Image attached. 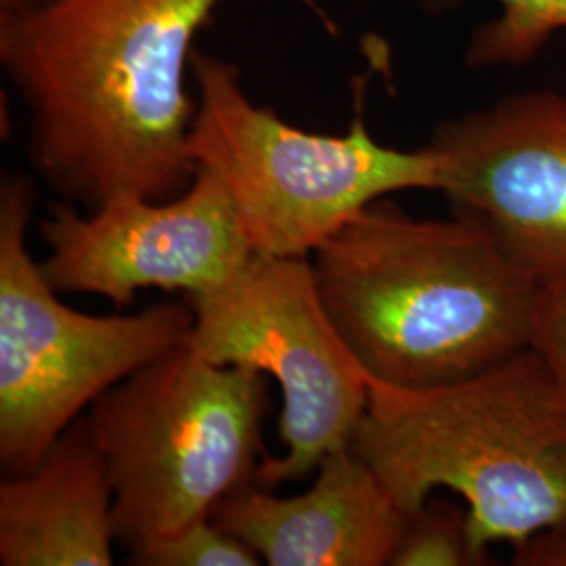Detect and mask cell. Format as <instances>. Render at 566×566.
<instances>
[{"label": "cell", "instance_id": "1", "mask_svg": "<svg viewBox=\"0 0 566 566\" xmlns=\"http://www.w3.org/2000/svg\"><path fill=\"white\" fill-rule=\"evenodd\" d=\"M223 0H36L0 15V65L30 114L28 158L63 202L170 200L196 164V39Z\"/></svg>", "mask_w": 566, "mask_h": 566}, {"label": "cell", "instance_id": "2", "mask_svg": "<svg viewBox=\"0 0 566 566\" xmlns=\"http://www.w3.org/2000/svg\"><path fill=\"white\" fill-rule=\"evenodd\" d=\"M311 263L327 315L376 382L449 385L535 343L546 282L465 212L413 219L380 200Z\"/></svg>", "mask_w": 566, "mask_h": 566}, {"label": "cell", "instance_id": "3", "mask_svg": "<svg viewBox=\"0 0 566 566\" xmlns=\"http://www.w3.org/2000/svg\"><path fill=\"white\" fill-rule=\"evenodd\" d=\"M350 449L409 516L458 493L485 563L491 544L566 525V388L535 346L449 385L371 380Z\"/></svg>", "mask_w": 566, "mask_h": 566}, {"label": "cell", "instance_id": "4", "mask_svg": "<svg viewBox=\"0 0 566 566\" xmlns=\"http://www.w3.org/2000/svg\"><path fill=\"white\" fill-rule=\"evenodd\" d=\"M271 409L263 374L210 364L187 344L109 388L86 422L128 556L210 521L259 479Z\"/></svg>", "mask_w": 566, "mask_h": 566}, {"label": "cell", "instance_id": "5", "mask_svg": "<svg viewBox=\"0 0 566 566\" xmlns=\"http://www.w3.org/2000/svg\"><path fill=\"white\" fill-rule=\"evenodd\" d=\"M198 107L189 135L196 170L229 193L256 254H315L388 193L439 189L437 158L376 142L357 114L343 135L308 133L250 99L231 61L196 49Z\"/></svg>", "mask_w": 566, "mask_h": 566}, {"label": "cell", "instance_id": "6", "mask_svg": "<svg viewBox=\"0 0 566 566\" xmlns=\"http://www.w3.org/2000/svg\"><path fill=\"white\" fill-rule=\"evenodd\" d=\"M34 182L0 187V464L36 468L109 388L187 344L193 315L156 304L135 315H86L57 298L28 248Z\"/></svg>", "mask_w": 566, "mask_h": 566}, {"label": "cell", "instance_id": "7", "mask_svg": "<svg viewBox=\"0 0 566 566\" xmlns=\"http://www.w3.org/2000/svg\"><path fill=\"white\" fill-rule=\"evenodd\" d=\"M187 346L210 364L245 367L282 390L283 455L264 458L259 483L315 474L325 455L350 446L369 403V382L325 311L306 256L252 254L224 282L185 296Z\"/></svg>", "mask_w": 566, "mask_h": 566}, {"label": "cell", "instance_id": "8", "mask_svg": "<svg viewBox=\"0 0 566 566\" xmlns=\"http://www.w3.org/2000/svg\"><path fill=\"white\" fill-rule=\"evenodd\" d=\"M39 233L46 282L118 308L149 287L185 296L210 290L254 254L229 193L206 170L170 200L120 193L88 212L53 203Z\"/></svg>", "mask_w": 566, "mask_h": 566}, {"label": "cell", "instance_id": "9", "mask_svg": "<svg viewBox=\"0 0 566 566\" xmlns=\"http://www.w3.org/2000/svg\"><path fill=\"white\" fill-rule=\"evenodd\" d=\"M439 189L542 282L566 277V97L531 91L441 122Z\"/></svg>", "mask_w": 566, "mask_h": 566}, {"label": "cell", "instance_id": "10", "mask_svg": "<svg viewBox=\"0 0 566 566\" xmlns=\"http://www.w3.org/2000/svg\"><path fill=\"white\" fill-rule=\"evenodd\" d=\"M212 521L252 547L264 565L385 566L409 514L348 446L325 455L315 483L301 495L245 486L217 507Z\"/></svg>", "mask_w": 566, "mask_h": 566}, {"label": "cell", "instance_id": "11", "mask_svg": "<svg viewBox=\"0 0 566 566\" xmlns=\"http://www.w3.org/2000/svg\"><path fill=\"white\" fill-rule=\"evenodd\" d=\"M114 491L86 418L0 483V565H114Z\"/></svg>", "mask_w": 566, "mask_h": 566}, {"label": "cell", "instance_id": "12", "mask_svg": "<svg viewBox=\"0 0 566 566\" xmlns=\"http://www.w3.org/2000/svg\"><path fill=\"white\" fill-rule=\"evenodd\" d=\"M428 13H443L460 0H418ZM500 20L481 25L465 49L468 67L525 65L566 28V0H497Z\"/></svg>", "mask_w": 566, "mask_h": 566}, {"label": "cell", "instance_id": "13", "mask_svg": "<svg viewBox=\"0 0 566 566\" xmlns=\"http://www.w3.org/2000/svg\"><path fill=\"white\" fill-rule=\"evenodd\" d=\"M392 566L485 565L468 528V510L443 500H428L413 512L392 554Z\"/></svg>", "mask_w": 566, "mask_h": 566}, {"label": "cell", "instance_id": "14", "mask_svg": "<svg viewBox=\"0 0 566 566\" xmlns=\"http://www.w3.org/2000/svg\"><path fill=\"white\" fill-rule=\"evenodd\" d=\"M139 566H259V554L212 518L128 556Z\"/></svg>", "mask_w": 566, "mask_h": 566}, {"label": "cell", "instance_id": "15", "mask_svg": "<svg viewBox=\"0 0 566 566\" xmlns=\"http://www.w3.org/2000/svg\"><path fill=\"white\" fill-rule=\"evenodd\" d=\"M533 346L546 357L566 388V277L546 283Z\"/></svg>", "mask_w": 566, "mask_h": 566}, {"label": "cell", "instance_id": "16", "mask_svg": "<svg viewBox=\"0 0 566 566\" xmlns=\"http://www.w3.org/2000/svg\"><path fill=\"white\" fill-rule=\"evenodd\" d=\"M516 565L566 566V525L535 535L516 547Z\"/></svg>", "mask_w": 566, "mask_h": 566}, {"label": "cell", "instance_id": "17", "mask_svg": "<svg viewBox=\"0 0 566 566\" xmlns=\"http://www.w3.org/2000/svg\"><path fill=\"white\" fill-rule=\"evenodd\" d=\"M36 0H0V15H11L18 13L21 9L34 4Z\"/></svg>", "mask_w": 566, "mask_h": 566}]
</instances>
